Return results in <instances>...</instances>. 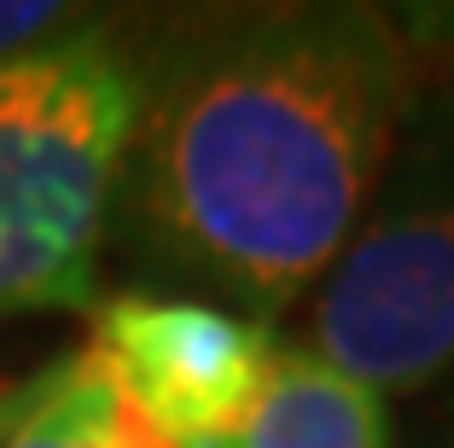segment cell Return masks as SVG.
Instances as JSON below:
<instances>
[{"mask_svg":"<svg viewBox=\"0 0 454 448\" xmlns=\"http://www.w3.org/2000/svg\"><path fill=\"white\" fill-rule=\"evenodd\" d=\"M414 41L379 6H262L140 53L117 222L158 274L245 320L326 279L419 99Z\"/></svg>","mask_w":454,"mask_h":448,"instance_id":"1","label":"cell"},{"mask_svg":"<svg viewBox=\"0 0 454 448\" xmlns=\"http://www.w3.org/2000/svg\"><path fill=\"white\" fill-rule=\"evenodd\" d=\"M134 106L140 53L99 18L0 65V320L99 309Z\"/></svg>","mask_w":454,"mask_h":448,"instance_id":"2","label":"cell"},{"mask_svg":"<svg viewBox=\"0 0 454 448\" xmlns=\"http://www.w3.org/2000/svg\"><path fill=\"white\" fill-rule=\"evenodd\" d=\"M426 70L373 204L309 291L303 350L385 402L454 373V59Z\"/></svg>","mask_w":454,"mask_h":448,"instance_id":"3","label":"cell"},{"mask_svg":"<svg viewBox=\"0 0 454 448\" xmlns=\"http://www.w3.org/2000/svg\"><path fill=\"white\" fill-rule=\"evenodd\" d=\"M88 350L175 448H215L251 413L280 343L239 309L163 291H117L99 297Z\"/></svg>","mask_w":454,"mask_h":448,"instance_id":"4","label":"cell"},{"mask_svg":"<svg viewBox=\"0 0 454 448\" xmlns=\"http://www.w3.org/2000/svg\"><path fill=\"white\" fill-rule=\"evenodd\" d=\"M215 448H396L390 402L315 350H274L251 413Z\"/></svg>","mask_w":454,"mask_h":448,"instance_id":"5","label":"cell"},{"mask_svg":"<svg viewBox=\"0 0 454 448\" xmlns=\"http://www.w3.org/2000/svg\"><path fill=\"white\" fill-rule=\"evenodd\" d=\"M0 448H175L94 350L0 384Z\"/></svg>","mask_w":454,"mask_h":448,"instance_id":"6","label":"cell"},{"mask_svg":"<svg viewBox=\"0 0 454 448\" xmlns=\"http://www.w3.org/2000/svg\"><path fill=\"white\" fill-rule=\"evenodd\" d=\"M88 18L94 12H82V6H53V0H0V65L53 47L59 35L82 29Z\"/></svg>","mask_w":454,"mask_h":448,"instance_id":"7","label":"cell"},{"mask_svg":"<svg viewBox=\"0 0 454 448\" xmlns=\"http://www.w3.org/2000/svg\"><path fill=\"white\" fill-rule=\"evenodd\" d=\"M442 448H454V436H449V443H442Z\"/></svg>","mask_w":454,"mask_h":448,"instance_id":"8","label":"cell"}]
</instances>
